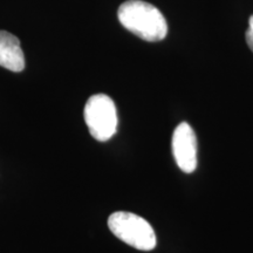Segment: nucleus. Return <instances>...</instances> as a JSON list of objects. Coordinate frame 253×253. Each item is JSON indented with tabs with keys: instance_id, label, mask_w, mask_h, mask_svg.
Segmentation results:
<instances>
[{
	"instance_id": "nucleus-1",
	"label": "nucleus",
	"mask_w": 253,
	"mask_h": 253,
	"mask_svg": "<svg viewBox=\"0 0 253 253\" xmlns=\"http://www.w3.org/2000/svg\"><path fill=\"white\" fill-rule=\"evenodd\" d=\"M119 20L126 30L145 41H161L168 33L163 14L149 2L128 0L120 6Z\"/></svg>"
},
{
	"instance_id": "nucleus-4",
	"label": "nucleus",
	"mask_w": 253,
	"mask_h": 253,
	"mask_svg": "<svg viewBox=\"0 0 253 253\" xmlns=\"http://www.w3.org/2000/svg\"><path fill=\"white\" fill-rule=\"evenodd\" d=\"M172 154L182 171H195L197 168V140L189 123L182 122L176 126L172 135Z\"/></svg>"
},
{
	"instance_id": "nucleus-6",
	"label": "nucleus",
	"mask_w": 253,
	"mask_h": 253,
	"mask_svg": "<svg viewBox=\"0 0 253 253\" xmlns=\"http://www.w3.org/2000/svg\"><path fill=\"white\" fill-rule=\"evenodd\" d=\"M246 42H248L250 49L253 52V15L250 18L249 21V28L246 32Z\"/></svg>"
},
{
	"instance_id": "nucleus-5",
	"label": "nucleus",
	"mask_w": 253,
	"mask_h": 253,
	"mask_svg": "<svg viewBox=\"0 0 253 253\" xmlns=\"http://www.w3.org/2000/svg\"><path fill=\"white\" fill-rule=\"evenodd\" d=\"M0 66L15 73L25 68V56L20 41L6 31H0Z\"/></svg>"
},
{
	"instance_id": "nucleus-2",
	"label": "nucleus",
	"mask_w": 253,
	"mask_h": 253,
	"mask_svg": "<svg viewBox=\"0 0 253 253\" xmlns=\"http://www.w3.org/2000/svg\"><path fill=\"white\" fill-rule=\"evenodd\" d=\"M108 227L123 243L140 251H151L156 248V235L149 223L137 214L119 211L110 214Z\"/></svg>"
},
{
	"instance_id": "nucleus-3",
	"label": "nucleus",
	"mask_w": 253,
	"mask_h": 253,
	"mask_svg": "<svg viewBox=\"0 0 253 253\" xmlns=\"http://www.w3.org/2000/svg\"><path fill=\"white\" fill-rule=\"evenodd\" d=\"M84 121L91 137L106 142L115 135L118 129V113L114 101L106 94H95L84 107Z\"/></svg>"
}]
</instances>
